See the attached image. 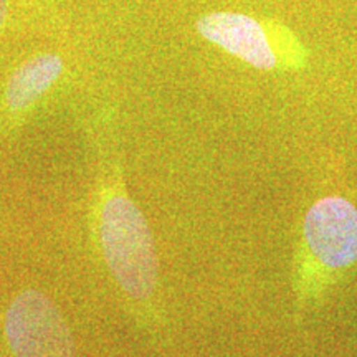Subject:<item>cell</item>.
<instances>
[{"instance_id": "obj_1", "label": "cell", "mask_w": 357, "mask_h": 357, "mask_svg": "<svg viewBox=\"0 0 357 357\" xmlns=\"http://www.w3.org/2000/svg\"><path fill=\"white\" fill-rule=\"evenodd\" d=\"M93 234L111 278L131 307H155L159 261L144 213L128 194L123 169L101 155L93 192Z\"/></svg>"}, {"instance_id": "obj_2", "label": "cell", "mask_w": 357, "mask_h": 357, "mask_svg": "<svg viewBox=\"0 0 357 357\" xmlns=\"http://www.w3.org/2000/svg\"><path fill=\"white\" fill-rule=\"evenodd\" d=\"M301 263L296 287L301 300L314 296L329 281L357 263V208L344 197H324L303 220Z\"/></svg>"}, {"instance_id": "obj_3", "label": "cell", "mask_w": 357, "mask_h": 357, "mask_svg": "<svg viewBox=\"0 0 357 357\" xmlns=\"http://www.w3.org/2000/svg\"><path fill=\"white\" fill-rule=\"evenodd\" d=\"M202 37L257 70L301 71L310 65V50L300 37L273 19L242 12H211L195 24Z\"/></svg>"}, {"instance_id": "obj_4", "label": "cell", "mask_w": 357, "mask_h": 357, "mask_svg": "<svg viewBox=\"0 0 357 357\" xmlns=\"http://www.w3.org/2000/svg\"><path fill=\"white\" fill-rule=\"evenodd\" d=\"M3 333L15 357H77L65 316L40 289H22L3 312Z\"/></svg>"}, {"instance_id": "obj_5", "label": "cell", "mask_w": 357, "mask_h": 357, "mask_svg": "<svg viewBox=\"0 0 357 357\" xmlns=\"http://www.w3.org/2000/svg\"><path fill=\"white\" fill-rule=\"evenodd\" d=\"M65 63L60 55L43 53L22 63L8 78L3 106L8 114H22L47 95L60 79Z\"/></svg>"}, {"instance_id": "obj_6", "label": "cell", "mask_w": 357, "mask_h": 357, "mask_svg": "<svg viewBox=\"0 0 357 357\" xmlns=\"http://www.w3.org/2000/svg\"><path fill=\"white\" fill-rule=\"evenodd\" d=\"M7 12H8L7 0H0V30H2V26L7 20Z\"/></svg>"}, {"instance_id": "obj_7", "label": "cell", "mask_w": 357, "mask_h": 357, "mask_svg": "<svg viewBox=\"0 0 357 357\" xmlns=\"http://www.w3.org/2000/svg\"><path fill=\"white\" fill-rule=\"evenodd\" d=\"M0 235H2V227H0Z\"/></svg>"}]
</instances>
